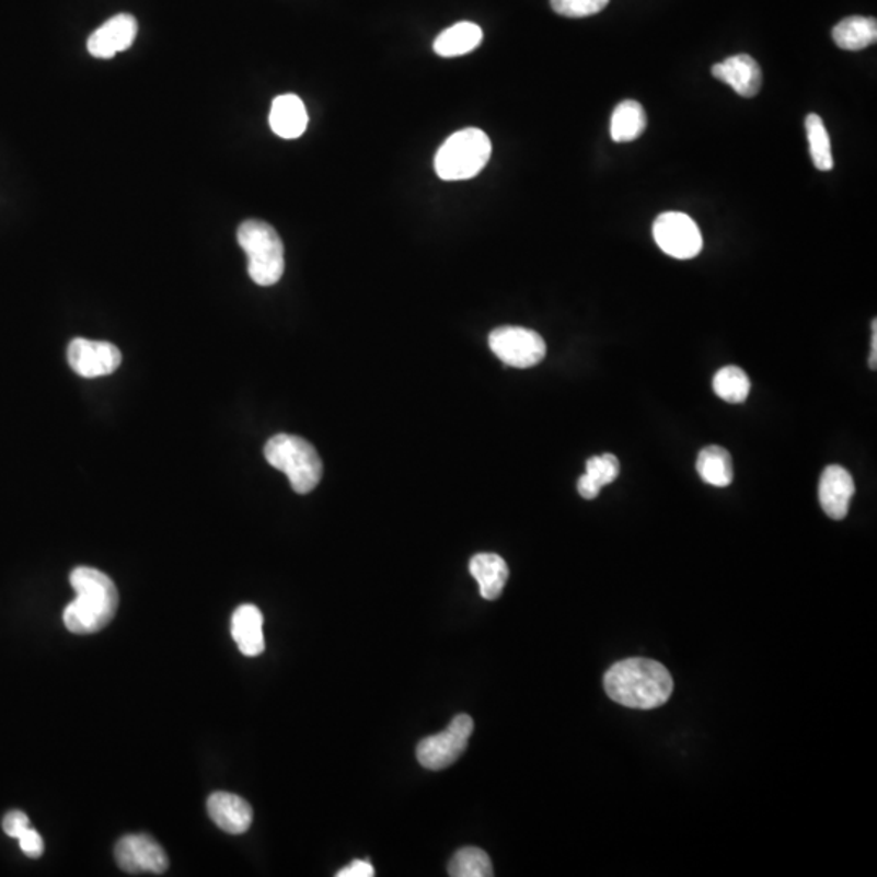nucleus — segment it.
<instances>
[{
  "mask_svg": "<svg viewBox=\"0 0 877 877\" xmlns=\"http://www.w3.org/2000/svg\"><path fill=\"white\" fill-rule=\"evenodd\" d=\"M714 392L725 402L742 403L751 392V381L738 366H727L715 374Z\"/></svg>",
  "mask_w": 877,
  "mask_h": 877,
  "instance_id": "25",
  "label": "nucleus"
},
{
  "mask_svg": "<svg viewBox=\"0 0 877 877\" xmlns=\"http://www.w3.org/2000/svg\"><path fill=\"white\" fill-rule=\"evenodd\" d=\"M674 682L670 671L647 658L618 661L604 674L608 697L624 707L651 711L667 704Z\"/></svg>",
  "mask_w": 877,
  "mask_h": 877,
  "instance_id": "1",
  "label": "nucleus"
},
{
  "mask_svg": "<svg viewBox=\"0 0 877 877\" xmlns=\"http://www.w3.org/2000/svg\"><path fill=\"white\" fill-rule=\"evenodd\" d=\"M473 728H475V724L470 715H457L446 730L419 742L418 749H416L419 764L429 771H442L452 765L469 746Z\"/></svg>",
  "mask_w": 877,
  "mask_h": 877,
  "instance_id": "6",
  "label": "nucleus"
},
{
  "mask_svg": "<svg viewBox=\"0 0 877 877\" xmlns=\"http://www.w3.org/2000/svg\"><path fill=\"white\" fill-rule=\"evenodd\" d=\"M470 574L478 582L480 593L485 600H497L509 579V567L497 554L482 553L470 561Z\"/></svg>",
  "mask_w": 877,
  "mask_h": 877,
  "instance_id": "17",
  "label": "nucleus"
},
{
  "mask_svg": "<svg viewBox=\"0 0 877 877\" xmlns=\"http://www.w3.org/2000/svg\"><path fill=\"white\" fill-rule=\"evenodd\" d=\"M67 361L77 374L95 379L113 374L123 362V355L113 343L76 338L67 349Z\"/></svg>",
  "mask_w": 877,
  "mask_h": 877,
  "instance_id": "10",
  "label": "nucleus"
},
{
  "mask_svg": "<svg viewBox=\"0 0 877 877\" xmlns=\"http://www.w3.org/2000/svg\"><path fill=\"white\" fill-rule=\"evenodd\" d=\"M16 840H19L22 852L30 858H39L45 853V842L35 829H26Z\"/></svg>",
  "mask_w": 877,
  "mask_h": 877,
  "instance_id": "27",
  "label": "nucleus"
},
{
  "mask_svg": "<svg viewBox=\"0 0 877 877\" xmlns=\"http://www.w3.org/2000/svg\"><path fill=\"white\" fill-rule=\"evenodd\" d=\"M806 134H808L809 151H811L812 163L819 171L833 170L832 147L824 120L818 114H809L806 117Z\"/></svg>",
  "mask_w": 877,
  "mask_h": 877,
  "instance_id": "23",
  "label": "nucleus"
},
{
  "mask_svg": "<svg viewBox=\"0 0 877 877\" xmlns=\"http://www.w3.org/2000/svg\"><path fill=\"white\" fill-rule=\"evenodd\" d=\"M697 473L707 485L727 487L732 482L731 455L724 447L711 446L697 457Z\"/></svg>",
  "mask_w": 877,
  "mask_h": 877,
  "instance_id": "22",
  "label": "nucleus"
},
{
  "mask_svg": "<svg viewBox=\"0 0 877 877\" xmlns=\"http://www.w3.org/2000/svg\"><path fill=\"white\" fill-rule=\"evenodd\" d=\"M2 828L7 835L12 836V839H19L30 828L28 816L22 811H10L3 818Z\"/></svg>",
  "mask_w": 877,
  "mask_h": 877,
  "instance_id": "28",
  "label": "nucleus"
},
{
  "mask_svg": "<svg viewBox=\"0 0 877 877\" xmlns=\"http://www.w3.org/2000/svg\"><path fill=\"white\" fill-rule=\"evenodd\" d=\"M853 494H855V482L849 470L840 465H829L819 483V500L830 519H845Z\"/></svg>",
  "mask_w": 877,
  "mask_h": 877,
  "instance_id": "13",
  "label": "nucleus"
},
{
  "mask_svg": "<svg viewBox=\"0 0 877 877\" xmlns=\"http://www.w3.org/2000/svg\"><path fill=\"white\" fill-rule=\"evenodd\" d=\"M654 238L665 254L680 261L694 258L704 247L697 223L681 211L661 214L654 223Z\"/></svg>",
  "mask_w": 877,
  "mask_h": 877,
  "instance_id": "8",
  "label": "nucleus"
},
{
  "mask_svg": "<svg viewBox=\"0 0 877 877\" xmlns=\"http://www.w3.org/2000/svg\"><path fill=\"white\" fill-rule=\"evenodd\" d=\"M265 459L290 480L292 489L308 494L321 483L324 465L318 450L308 440L292 435H277L265 443Z\"/></svg>",
  "mask_w": 877,
  "mask_h": 877,
  "instance_id": "4",
  "label": "nucleus"
},
{
  "mask_svg": "<svg viewBox=\"0 0 877 877\" xmlns=\"http://www.w3.org/2000/svg\"><path fill=\"white\" fill-rule=\"evenodd\" d=\"M647 129V116L644 107L634 100L618 104L611 116V139L616 143L633 142Z\"/></svg>",
  "mask_w": 877,
  "mask_h": 877,
  "instance_id": "21",
  "label": "nucleus"
},
{
  "mask_svg": "<svg viewBox=\"0 0 877 877\" xmlns=\"http://www.w3.org/2000/svg\"><path fill=\"white\" fill-rule=\"evenodd\" d=\"M877 321H873V353L869 356V368H877Z\"/></svg>",
  "mask_w": 877,
  "mask_h": 877,
  "instance_id": "30",
  "label": "nucleus"
},
{
  "mask_svg": "<svg viewBox=\"0 0 877 877\" xmlns=\"http://www.w3.org/2000/svg\"><path fill=\"white\" fill-rule=\"evenodd\" d=\"M449 875L452 877H489L494 875L491 858L486 852L476 846L459 850L449 863Z\"/></svg>",
  "mask_w": 877,
  "mask_h": 877,
  "instance_id": "24",
  "label": "nucleus"
},
{
  "mask_svg": "<svg viewBox=\"0 0 877 877\" xmlns=\"http://www.w3.org/2000/svg\"><path fill=\"white\" fill-rule=\"evenodd\" d=\"M483 30L476 23L460 22L443 30L436 38L435 53L440 57H459L482 45Z\"/></svg>",
  "mask_w": 877,
  "mask_h": 877,
  "instance_id": "19",
  "label": "nucleus"
},
{
  "mask_svg": "<svg viewBox=\"0 0 877 877\" xmlns=\"http://www.w3.org/2000/svg\"><path fill=\"white\" fill-rule=\"evenodd\" d=\"M268 123H270L272 130L281 139H299L308 129V109L299 96H277L272 103Z\"/></svg>",
  "mask_w": 877,
  "mask_h": 877,
  "instance_id": "15",
  "label": "nucleus"
},
{
  "mask_svg": "<svg viewBox=\"0 0 877 877\" xmlns=\"http://www.w3.org/2000/svg\"><path fill=\"white\" fill-rule=\"evenodd\" d=\"M238 243L247 255L249 277L258 287L278 284L285 274V245L272 224L247 220L238 228Z\"/></svg>",
  "mask_w": 877,
  "mask_h": 877,
  "instance_id": "3",
  "label": "nucleus"
},
{
  "mask_svg": "<svg viewBox=\"0 0 877 877\" xmlns=\"http://www.w3.org/2000/svg\"><path fill=\"white\" fill-rule=\"evenodd\" d=\"M833 42L845 50H862L877 42V22L869 16L843 19L832 32Z\"/></svg>",
  "mask_w": 877,
  "mask_h": 877,
  "instance_id": "20",
  "label": "nucleus"
},
{
  "mask_svg": "<svg viewBox=\"0 0 877 877\" xmlns=\"http://www.w3.org/2000/svg\"><path fill=\"white\" fill-rule=\"evenodd\" d=\"M489 348L504 365L529 369L546 356V343L540 334L523 327H499L489 334Z\"/></svg>",
  "mask_w": 877,
  "mask_h": 877,
  "instance_id": "7",
  "label": "nucleus"
},
{
  "mask_svg": "<svg viewBox=\"0 0 877 877\" xmlns=\"http://www.w3.org/2000/svg\"><path fill=\"white\" fill-rule=\"evenodd\" d=\"M620 472V460L613 453L591 457L585 465V475L580 476L579 483H577L580 496L587 500L595 499L604 486L616 482Z\"/></svg>",
  "mask_w": 877,
  "mask_h": 877,
  "instance_id": "18",
  "label": "nucleus"
},
{
  "mask_svg": "<svg viewBox=\"0 0 877 877\" xmlns=\"http://www.w3.org/2000/svg\"><path fill=\"white\" fill-rule=\"evenodd\" d=\"M76 600L64 611V624L77 635L100 633L116 616L119 593L113 580L93 567H77L70 574Z\"/></svg>",
  "mask_w": 877,
  "mask_h": 877,
  "instance_id": "2",
  "label": "nucleus"
},
{
  "mask_svg": "<svg viewBox=\"0 0 877 877\" xmlns=\"http://www.w3.org/2000/svg\"><path fill=\"white\" fill-rule=\"evenodd\" d=\"M376 876L374 866L366 859H355L351 865L337 873V877H372Z\"/></svg>",
  "mask_w": 877,
  "mask_h": 877,
  "instance_id": "29",
  "label": "nucleus"
},
{
  "mask_svg": "<svg viewBox=\"0 0 877 877\" xmlns=\"http://www.w3.org/2000/svg\"><path fill=\"white\" fill-rule=\"evenodd\" d=\"M610 0H551L554 12L567 19H585L597 15Z\"/></svg>",
  "mask_w": 877,
  "mask_h": 877,
  "instance_id": "26",
  "label": "nucleus"
},
{
  "mask_svg": "<svg viewBox=\"0 0 877 877\" xmlns=\"http://www.w3.org/2000/svg\"><path fill=\"white\" fill-rule=\"evenodd\" d=\"M712 76L730 85L739 96L754 97L762 86V70L748 54L728 57L712 67Z\"/></svg>",
  "mask_w": 877,
  "mask_h": 877,
  "instance_id": "12",
  "label": "nucleus"
},
{
  "mask_svg": "<svg viewBox=\"0 0 877 877\" xmlns=\"http://www.w3.org/2000/svg\"><path fill=\"white\" fill-rule=\"evenodd\" d=\"M139 32L137 20L127 13L113 16L89 38V53L96 59H113L134 45Z\"/></svg>",
  "mask_w": 877,
  "mask_h": 877,
  "instance_id": "11",
  "label": "nucleus"
},
{
  "mask_svg": "<svg viewBox=\"0 0 877 877\" xmlns=\"http://www.w3.org/2000/svg\"><path fill=\"white\" fill-rule=\"evenodd\" d=\"M117 865L130 875H163L168 869V856L160 843L146 833L126 835L114 849Z\"/></svg>",
  "mask_w": 877,
  "mask_h": 877,
  "instance_id": "9",
  "label": "nucleus"
},
{
  "mask_svg": "<svg viewBox=\"0 0 877 877\" xmlns=\"http://www.w3.org/2000/svg\"><path fill=\"white\" fill-rule=\"evenodd\" d=\"M493 153L489 137L476 127L452 134L435 158V170L440 180L466 181L478 176Z\"/></svg>",
  "mask_w": 877,
  "mask_h": 877,
  "instance_id": "5",
  "label": "nucleus"
},
{
  "mask_svg": "<svg viewBox=\"0 0 877 877\" xmlns=\"http://www.w3.org/2000/svg\"><path fill=\"white\" fill-rule=\"evenodd\" d=\"M231 635L245 657H258L265 650L264 616L254 604H243L234 611Z\"/></svg>",
  "mask_w": 877,
  "mask_h": 877,
  "instance_id": "16",
  "label": "nucleus"
},
{
  "mask_svg": "<svg viewBox=\"0 0 877 877\" xmlns=\"http://www.w3.org/2000/svg\"><path fill=\"white\" fill-rule=\"evenodd\" d=\"M207 811L218 828L233 835L244 833L254 819L251 805L241 796L227 792L214 793L208 798Z\"/></svg>",
  "mask_w": 877,
  "mask_h": 877,
  "instance_id": "14",
  "label": "nucleus"
}]
</instances>
